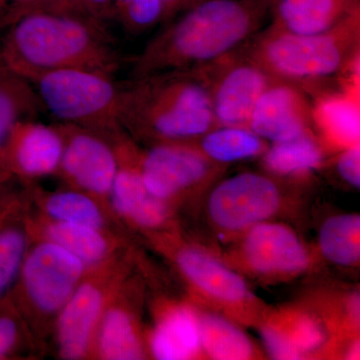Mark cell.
<instances>
[{
  "instance_id": "cell-16",
  "label": "cell",
  "mask_w": 360,
  "mask_h": 360,
  "mask_svg": "<svg viewBox=\"0 0 360 360\" xmlns=\"http://www.w3.org/2000/svg\"><path fill=\"white\" fill-rule=\"evenodd\" d=\"M110 194L116 212L139 226L155 229L167 219L165 200L149 193L139 167H118Z\"/></svg>"
},
{
  "instance_id": "cell-26",
  "label": "cell",
  "mask_w": 360,
  "mask_h": 360,
  "mask_svg": "<svg viewBox=\"0 0 360 360\" xmlns=\"http://www.w3.org/2000/svg\"><path fill=\"white\" fill-rule=\"evenodd\" d=\"M47 240H51L79 258L85 265L103 260L110 245L101 231L87 225L53 221L46 227Z\"/></svg>"
},
{
  "instance_id": "cell-21",
  "label": "cell",
  "mask_w": 360,
  "mask_h": 360,
  "mask_svg": "<svg viewBox=\"0 0 360 360\" xmlns=\"http://www.w3.org/2000/svg\"><path fill=\"white\" fill-rule=\"evenodd\" d=\"M196 141L201 153L217 163L248 160L265 151L264 139L250 127H215Z\"/></svg>"
},
{
  "instance_id": "cell-1",
  "label": "cell",
  "mask_w": 360,
  "mask_h": 360,
  "mask_svg": "<svg viewBox=\"0 0 360 360\" xmlns=\"http://www.w3.org/2000/svg\"><path fill=\"white\" fill-rule=\"evenodd\" d=\"M271 0H203L153 37L132 63V77L200 70L250 41Z\"/></svg>"
},
{
  "instance_id": "cell-28",
  "label": "cell",
  "mask_w": 360,
  "mask_h": 360,
  "mask_svg": "<svg viewBox=\"0 0 360 360\" xmlns=\"http://www.w3.org/2000/svg\"><path fill=\"white\" fill-rule=\"evenodd\" d=\"M27 253V236L16 225L0 227V302L20 276Z\"/></svg>"
},
{
  "instance_id": "cell-17",
  "label": "cell",
  "mask_w": 360,
  "mask_h": 360,
  "mask_svg": "<svg viewBox=\"0 0 360 360\" xmlns=\"http://www.w3.org/2000/svg\"><path fill=\"white\" fill-rule=\"evenodd\" d=\"M314 122L324 135L338 146L347 148L359 144V99L356 85L345 91L322 94L314 106Z\"/></svg>"
},
{
  "instance_id": "cell-25",
  "label": "cell",
  "mask_w": 360,
  "mask_h": 360,
  "mask_svg": "<svg viewBox=\"0 0 360 360\" xmlns=\"http://www.w3.org/2000/svg\"><path fill=\"white\" fill-rule=\"evenodd\" d=\"M201 347L213 359L245 360L252 355V343L236 326L217 315L200 321Z\"/></svg>"
},
{
  "instance_id": "cell-6",
  "label": "cell",
  "mask_w": 360,
  "mask_h": 360,
  "mask_svg": "<svg viewBox=\"0 0 360 360\" xmlns=\"http://www.w3.org/2000/svg\"><path fill=\"white\" fill-rule=\"evenodd\" d=\"M201 68L217 127H248L258 99L276 79L251 58L245 45Z\"/></svg>"
},
{
  "instance_id": "cell-27",
  "label": "cell",
  "mask_w": 360,
  "mask_h": 360,
  "mask_svg": "<svg viewBox=\"0 0 360 360\" xmlns=\"http://www.w3.org/2000/svg\"><path fill=\"white\" fill-rule=\"evenodd\" d=\"M45 212L54 221L87 225L101 229L104 224L103 212L94 198L80 191H60L45 200Z\"/></svg>"
},
{
  "instance_id": "cell-2",
  "label": "cell",
  "mask_w": 360,
  "mask_h": 360,
  "mask_svg": "<svg viewBox=\"0 0 360 360\" xmlns=\"http://www.w3.org/2000/svg\"><path fill=\"white\" fill-rule=\"evenodd\" d=\"M6 56L9 68L26 80L63 68L113 75L122 61L103 22L58 9H37L14 18Z\"/></svg>"
},
{
  "instance_id": "cell-14",
  "label": "cell",
  "mask_w": 360,
  "mask_h": 360,
  "mask_svg": "<svg viewBox=\"0 0 360 360\" xmlns=\"http://www.w3.org/2000/svg\"><path fill=\"white\" fill-rule=\"evenodd\" d=\"M103 303V291L98 284L89 281L73 291L60 309L58 323V348L63 359H80L87 354Z\"/></svg>"
},
{
  "instance_id": "cell-18",
  "label": "cell",
  "mask_w": 360,
  "mask_h": 360,
  "mask_svg": "<svg viewBox=\"0 0 360 360\" xmlns=\"http://www.w3.org/2000/svg\"><path fill=\"white\" fill-rule=\"evenodd\" d=\"M177 264L201 290L224 302H238L248 295L245 281L214 258L196 250L180 251Z\"/></svg>"
},
{
  "instance_id": "cell-11",
  "label": "cell",
  "mask_w": 360,
  "mask_h": 360,
  "mask_svg": "<svg viewBox=\"0 0 360 360\" xmlns=\"http://www.w3.org/2000/svg\"><path fill=\"white\" fill-rule=\"evenodd\" d=\"M312 123V106L302 87L276 79L258 99L248 127L276 143L310 132Z\"/></svg>"
},
{
  "instance_id": "cell-31",
  "label": "cell",
  "mask_w": 360,
  "mask_h": 360,
  "mask_svg": "<svg viewBox=\"0 0 360 360\" xmlns=\"http://www.w3.org/2000/svg\"><path fill=\"white\" fill-rule=\"evenodd\" d=\"M262 338L269 354L276 359H300L302 354L293 345L290 335L278 329L269 328L262 331Z\"/></svg>"
},
{
  "instance_id": "cell-34",
  "label": "cell",
  "mask_w": 360,
  "mask_h": 360,
  "mask_svg": "<svg viewBox=\"0 0 360 360\" xmlns=\"http://www.w3.org/2000/svg\"><path fill=\"white\" fill-rule=\"evenodd\" d=\"M338 170L340 176L350 186H360L359 144L345 149L338 160Z\"/></svg>"
},
{
  "instance_id": "cell-12",
  "label": "cell",
  "mask_w": 360,
  "mask_h": 360,
  "mask_svg": "<svg viewBox=\"0 0 360 360\" xmlns=\"http://www.w3.org/2000/svg\"><path fill=\"white\" fill-rule=\"evenodd\" d=\"M63 146V135L58 125L22 120L11 132L4 160L25 176H45L59 169Z\"/></svg>"
},
{
  "instance_id": "cell-24",
  "label": "cell",
  "mask_w": 360,
  "mask_h": 360,
  "mask_svg": "<svg viewBox=\"0 0 360 360\" xmlns=\"http://www.w3.org/2000/svg\"><path fill=\"white\" fill-rule=\"evenodd\" d=\"M360 217L341 214L324 222L319 232V246L324 257L341 265H354L360 257Z\"/></svg>"
},
{
  "instance_id": "cell-23",
  "label": "cell",
  "mask_w": 360,
  "mask_h": 360,
  "mask_svg": "<svg viewBox=\"0 0 360 360\" xmlns=\"http://www.w3.org/2000/svg\"><path fill=\"white\" fill-rule=\"evenodd\" d=\"M323 155L311 132L291 141L276 142L267 149L264 162L269 172L278 175L307 174L321 167Z\"/></svg>"
},
{
  "instance_id": "cell-22",
  "label": "cell",
  "mask_w": 360,
  "mask_h": 360,
  "mask_svg": "<svg viewBox=\"0 0 360 360\" xmlns=\"http://www.w3.org/2000/svg\"><path fill=\"white\" fill-rule=\"evenodd\" d=\"M97 333L99 355L108 360H135L143 356L141 341L131 316L112 307L101 315Z\"/></svg>"
},
{
  "instance_id": "cell-7",
  "label": "cell",
  "mask_w": 360,
  "mask_h": 360,
  "mask_svg": "<svg viewBox=\"0 0 360 360\" xmlns=\"http://www.w3.org/2000/svg\"><path fill=\"white\" fill-rule=\"evenodd\" d=\"M84 267L70 251L51 240L44 241L26 253L20 271L22 290L35 309L54 314L77 290Z\"/></svg>"
},
{
  "instance_id": "cell-37",
  "label": "cell",
  "mask_w": 360,
  "mask_h": 360,
  "mask_svg": "<svg viewBox=\"0 0 360 360\" xmlns=\"http://www.w3.org/2000/svg\"><path fill=\"white\" fill-rule=\"evenodd\" d=\"M359 343L357 345H354V347L350 348V352H348V359H359Z\"/></svg>"
},
{
  "instance_id": "cell-30",
  "label": "cell",
  "mask_w": 360,
  "mask_h": 360,
  "mask_svg": "<svg viewBox=\"0 0 360 360\" xmlns=\"http://www.w3.org/2000/svg\"><path fill=\"white\" fill-rule=\"evenodd\" d=\"M288 335L302 354L317 349L324 342L323 329L311 317L298 319Z\"/></svg>"
},
{
  "instance_id": "cell-32",
  "label": "cell",
  "mask_w": 360,
  "mask_h": 360,
  "mask_svg": "<svg viewBox=\"0 0 360 360\" xmlns=\"http://www.w3.org/2000/svg\"><path fill=\"white\" fill-rule=\"evenodd\" d=\"M20 336V324L16 316L8 309L0 310V359L13 354Z\"/></svg>"
},
{
  "instance_id": "cell-20",
  "label": "cell",
  "mask_w": 360,
  "mask_h": 360,
  "mask_svg": "<svg viewBox=\"0 0 360 360\" xmlns=\"http://www.w3.org/2000/svg\"><path fill=\"white\" fill-rule=\"evenodd\" d=\"M42 111L32 85L13 72V77L0 79V160H4L7 142L18 122L34 120Z\"/></svg>"
},
{
  "instance_id": "cell-10",
  "label": "cell",
  "mask_w": 360,
  "mask_h": 360,
  "mask_svg": "<svg viewBox=\"0 0 360 360\" xmlns=\"http://www.w3.org/2000/svg\"><path fill=\"white\" fill-rule=\"evenodd\" d=\"M139 168L149 193L162 200L201 184L212 170V160L187 142L156 144Z\"/></svg>"
},
{
  "instance_id": "cell-15",
  "label": "cell",
  "mask_w": 360,
  "mask_h": 360,
  "mask_svg": "<svg viewBox=\"0 0 360 360\" xmlns=\"http://www.w3.org/2000/svg\"><path fill=\"white\" fill-rule=\"evenodd\" d=\"M359 4V0H271V26L295 34H319L360 13Z\"/></svg>"
},
{
  "instance_id": "cell-3",
  "label": "cell",
  "mask_w": 360,
  "mask_h": 360,
  "mask_svg": "<svg viewBox=\"0 0 360 360\" xmlns=\"http://www.w3.org/2000/svg\"><path fill=\"white\" fill-rule=\"evenodd\" d=\"M120 122L160 143L200 139L217 127L202 68L132 77L122 85Z\"/></svg>"
},
{
  "instance_id": "cell-36",
  "label": "cell",
  "mask_w": 360,
  "mask_h": 360,
  "mask_svg": "<svg viewBox=\"0 0 360 360\" xmlns=\"http://www.w3.org/2000/svg\"><path fill=\"white\" fill-rule=\"evenodd\" d=\"M201 1L203 0H161L165 8V20L163 21L168 22L174 20L175 15L184 13Z\"/></svg>"
},
{
  "instance_id": "cell-33",
  "label": "cell",
  "mask_w": 360,
  "mask_h": 360,
  "mask_svg": "<svg viewBox=\"0 0 360 360\" xmlns=\"http://www.w3.org/2000/svg\"><path fill=\"white\" fill-rule=\"evenodd\" d=\"M115 0H65V11L86 14L90 18L105 22L113 18Z\"/></svg>"
},
{
  "instance_id": "cell-35",
  "label": "cell",
  "mask_w": 360,
  "mask_h": 360,
  "mask_svg": "<svg viewBox=\"0 0 360 360\" xmlns=\"http://www.w3.org/2000/svg\"><path fill=\"white\" fill-rule=\"evenodd\" d=\"M11 1V18H18L21 14L37 9H65V0H8Z\"/></svg>"
},
{
  "instance_id": "cell-8",
  "label": "cell",
  "mask_w": 360,
  "mask_h": 360,
  "mask_svg": "<svg viewBox=\"0 0 360 360\" xmlns=\"http://www.w3.org/2000/svg\"><path fill=\"white\" fill-rule=\"evenodd\" d=\"M279 201L278 187L271 179L248 172L215 187L208 200V210L213 222L221 229L240 231L271 217Z\"/></svg>"
},
{
  "instance_id": "cell-5",
  "label": "cell",
  "mask_w": 360,
  "mask_h": 360,
  "mask_svg": "<svg viewBox=\"0 0 360 360\" xmlns=\"http://www.w3.org/2000/svg\"><path fill=\"white\" fill-rule=\"evenodd\" d=\"M44 112L59 123L113 135L120 122L122 85L113 75L82 68L45 71L28 79Z\"/></svg>"
},
{
  "instance_id": "cell-4",
  "label": "cell",
  "mask_w": 360,
  "mask_h": 360,
  "mask_svg": "<svg viewBox=\"0 0 360 360\" xmlns=\"http://www.w3.org/2000/svg\"><path fill=\"white\" fill-rule=\"evenodd\" d=\"M359 39L357 13L319 34H295L270 25L245 45L274 79L309 87L335 75L356 73Z\"/></svg>"
},
{
  "instance_id": "cell-13",
  "label": "cell",
  "mask_w": 360,
  "mask_h": 360,
  "mask_svg": "<svg viewBox=\"0 0 360 360\" xmlns=\"http://www.w3.org/2000/svg\"><path fill=\"white\" fill-rule=\"evenodd\" d=\"M245 255L248 264L262 274H297L309 264L302 241L283 224H255L246 236Z\"/></svg>"
},
{
  "instance_id": "cell-9",
  "label": "cell",
  "mask_w": 360,
  "mask_h": 360,
  "mask_svg": "<svg viewBox=\"0 0 360 360\" xmlns=\"http://www.w3.org/2000/svg\"><path fill=\"white\" fill-rule=\"evenodd\" d=\"M65 141L59 169L66 179L94 195L110 194L120 160L103 134L58 123Z\"/></svg>"
},
{
  "instance_id": "cell-29",
  "label": "cell",
  "mask_w": 360,
  "mask_h": 360,
  "mask_svg": "<svg viewBox=\"0 0 360 360\" xmlns=\"http://www.w3.org/2000/svg\"><path fill=\"white\" fill-rule=\"evenodd\" d=\"M113 18L129 34H141L165 20L161 0H115Z\"/></svg>"
},
{
  "instance_id": "cell-19",
  "label": "cell",
  "mask_w": 360,
  "mask_h": 360,
  "mask_svg": "<svg viewBox=\"0 0 360 360\" xmlns=\"http://www.w3.org/2000/svg\"><path fill=\"white\" fill-rule=\"evenodd\" d=\"M200 348V321L186 307L168 312L151 338V350L156 359H189L195 356Z\"/></svg>"
}]
</instances>
